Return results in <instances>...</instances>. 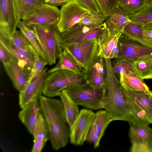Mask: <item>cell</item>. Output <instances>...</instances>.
<instances>
[{
  "label": "cell",
  "mask_w": 152,
  "mask_h": 152,
  "mask_svg": "<svg viewBox=\"0 0 152 152\" xmlns=\"http://www.w3.org/2000/svg\"><path fill=\"white\" fill-rule=\"evenodd\" d=\"M39 101L48 126L52 147L56 150L64 148L68 143L69 132L61 100L42 95Z\"/></svg>",
  "instance_id": "6da1fadb"
},
{
  "label": "cell",
  "mask_w": 152,
  "mask_h": 152,
  "mask_svg": "<svg viewBox=\"0 0 152 152\" xmlns=\"http://www.w3.org/2000/svg\"><path fill=\"white\" fill-rule=\"evenodd\" d=\"M104 58L107 70L105 83L103 88L104 108L112 121H129L130 112L119 80L113 69L111 59Z\"/></svg>",
  "instance_id": "7a4b0ae2"
},
{
  "label": "cell",
  "mask_w": 152,
  "mask_h": 152,
  "mask_svg": "<svg viewBox=\"0 0 152 152\" xmlns=\"http://www.w3.org/2000/svg\"><path fill=\"white\" fill-rule=\"evenodd\" d=\"M43 95L53 98L59 96L64 89L72 86L87 83L86 72L77 73L66 69H61L47 74L45 78Z\"/></svg>",
  "instance_id": "3957f363"
},
{
  "label": "cell",
  "mask_w": 152,
  "mask_h": 152,
  "mask_svg": "<svg viewBox=\"0 0 152 152\" xmlns=\"http://www.w3.org/2000/svg\"><path fill=\"white\" fill-rule=\"evenodd\" d=\"M57 24L31 26L45 56L48 65L55 64L63 50L59 39Z\"/></svg>",
  "instance_id": "277c9868"
},
{
  "label": "cell",
  "mask_w": 152,
  "mask_h": 152,
  "mask_svg": "<svg viewBox=\"0 0 152 152\" xmlns=\"http://www.w3.org/2000/svg\"><path fill=\"white\" fill-rule=\"evenodd\" d=\"M103 88H96L87 83L72 86L64 90L77 105L96 110L104 108Z\"/></svg>",
  "instance_id": "5b68a950"
},
{
  "label": "cell",
  "mask_w": 152,
  "mask_h": 152,
  "mask_svg": "<svg viewBox=\"0 0 152 152\" xmlns=\"http://www.w3.org/2000/svg\"><path fill=\"white\" fill-rule=\"evenodd\" d=\"M61 45L63 49L66 50L74 57L86 72L95 58L98 56V38Z\"/></svg>",
  "instance_id": "8992f818"
},
{
  "label": "cell",
  "mask_w": 152,
  "mask_h": 152,
  "mask_svg": "<svg viewBox=\"0 0 152 152\" xmlns=\"http://www.w3.org/2000/svg\"><path fill=\"white\" fill-rule=\"evenodd\" d=\"M95 114L89 109L80 110L78 117L69 128V138L71 144L81 145L86 141Z\"/></svg>",
  "instance_id": "52a82bcc"
},
{
  "label": "cell",
  "mask_w": 152,
  "mask_h": 152,
  "mask_svg": "<svg viewBox=\"0 0 152 152\" xmlns=\"http://www.w3.org/2000/svg\"><path fill=\"white\" fill-rule=\"evenodd\" d=\"M60 16L57 7L44 3L38 6L23 22L30 26H48L57 24Z\"/></svg>",
  "instance_id": "ba28073f"
},
{
  "label": "cell",
  "mask_w": 152,
  "mask_h": 152,
  "mask_svg": "<svg viewBox=\"0 0 152 152\" xmlns=\"http://www.w3.org/2000/svg\"><path fill=\"white\" fill-rule=\"evenodd\" d=\"M90 11L76 0L70 1L61 6L59 20L57 25L60 33L65 31L78 23Z\"/></svg>",
  "instance_id": "9c48e42d"
},
{
  "label": "cell",
  "mask_w": 152,
  "mask_h": 152,
  "mask_svg": "<svg viewBox=\"0 0 152 152\" xmlns=\"http://www.w3.org/2000/svg\"><path fill=\"white\" fill-rule=\"evenodd\" d=\"M119 53L117 59L132 61L152 56V49L129 38L122 34L118 40Z\"/></svg>",
  "instance_id": "30bf717a"
},
{
  "label": "cell",
  "mask_w": 152,
  "mask_h": 152,
  "mask_svg": "<svg viewBox=\"0 0 152 152\" xmlns=\"http://www.w3.org/2000/svg\"><path fill=\"white\" fill-rule=\"evenodd\" d=\"M19 21L14 0H0V29L10 39L16 30Z\"/></svg>",
  "instance_id": "8fae6325"
},
{
  "label": "cell",
  "mask_w": 152,
  "mask_h": 152,
  "mask_svg": "<svg viewBox=\"0 0 152 152\" xmlns=\"http://www.w3.org/2000/svg\"><path fill=\"white\" fill-rule=\"evenodd\" d=\"M112 121L105 110H100L95 113L86 141L93 144L94 148L98 147L107 128Z\"/></svg>",
  "instance_id": "7c38bea8"
},
{
  "label": "cell",
  "mask_w": 152,
  "mask_h": 152,
  "mask_svg": "<svg viewBox=\"0 0 152 152\" xmlns=\"http://www.w3.org/2000/svg\"><path fill=\"white\" fill-rule=\"evenodd\" d=\"M47 68L38 77L32 81L22 91L19 92V105L21 109L30 103L39 100L44 90Z\"/></svg>",
  "instance_id": "4fadbf2b"
},
{
  "label": "cell",
  "mask_w": 152,
  "mask_h": 152,
  "mask_svg": "<svg viewBox=\"0 0 152 152\" xmlns=\"http://www.w3.org/2000/svg\"><path fill=\"white\" fill-rule=\"evenodd\" d=\"M0 44L18 61L20 65L30 72L33 67L35 56L38 55L34 48L28 51L15 48L12 45L9 38L1 33H0Z\"/></svg>",
  "instance_id": "5bb4252c"
},
{
  "label": "cell",
  "mask_w": 152,
  "mask_h": 152,
  "mask_svg": "<svg viewBox=\"0 0 152 152\" xmlns=\"http://www.w3.org/2000/svg\"><path fill=\"white\" fill-rule=\"evenodd\" d=\"M3 66L15 89L19 92L23 91L29 84L30 72L14 58L9 64Z\"/></svg>",
  "instance_id": "9a60e30c"
},
{
  "label": "cell",
  "mask_w": 152,
  "mask_h": 152,
  "mask_svg": "<svg viewBox=\"0 0 152 152\" xmlns=\"http://www.w3.org/2000/svg\"><path fill=\"white\" fill-rule=\"evenodd\" d=\"M86 72L88 84L96 88H102L105 83L107 77L104 58L101 56L96 57Z\"/></svg>",
  "instance_id": "2e32d148"
},
{
  "label": "cell",
  "mask_w": 152,
  "mask_h": 152,
  "mask_svg": "<svg viewBox=\"0 0 152 152\" xmlns=\"http://www.w3.org/2000/svg\"><path fill=\"white\" fill-rule=\"evenodd\" d=\"M41 109L39 100H36L21 109L18 114L19 120L33 136L38 118L41 113Z\"/></svg>",
  "instance_id": "e0dca14e"
},
{
  "label": "cell",
  "mask_w": 152,
  "mask_h": 152,
  "mask_svg": "<svg viewBox=\"0 0 152 152\" xmlns=\"http://www.w3.org/2000/svg\"><path fill=\"white\" fill-rule=\"evenodd\" d=\"M122 33L108 28L98 38V56L109 58L112 50Z\"/></svg>",
  "instance_id": "ac0fdd59"
},
{
  "label": "cell",
  "mask_w": 152,
  "mask_h": 152,
  "mask_svg": "<svg viewBox=\"0 0 152 152\" xmlns=\"http://www.w3.org/2000/svg\"><path fill=\"white\" fill-rule=\"evenodd\" d=\"M129 125V134L132 143L141 144L152 149V129L149 125Z\"/></svg>",
  "instance_id": "d6986e66"
},
{
  "label": "cell",
  "mask_w": 152,
  "mask_h": 152,
  "mask_svg": "<svg viewBox=\"0 0 152 152\" xmlns=\"http://www.w3.org/2000/svg\"><path fill=\"white\" fill-rule=\"evenodd\" d=\"M129 14L116 4L110 15L106 17L105 20L107 28L122 33L125 26L131 21Z\"/></svg>",
  "instance_id": "ffe728a7"
},
{
  "label": "cell",
  "mask_w": 152,
  "mask_h": 152,
  "mask_svg": "<svg viewBox=\"0 0 152 152\" xmlns=\"http://www.w3.org/2000/svg\"><path fill=\"white\" fill-rule=\"evenodd\" d=\"M123 89L125 93L145 112L150 124H152V96L151 92L149 93Z\"/></svg>",
  "instance_id": "44dd1931"
},
{
  "label": "cell",
  "mask_w": 152,
  "mask_h": 152,
  "mask_svg": "<svg viewBox=\"0 0 152 152\" xmlns=\"http://www.w3.org/2000/svg\"><path fill=\"white\" fill-rule=\"evenodd\" d=\"M59 58V60L56 65L47 72V74L61 69L68 70L77 73L84 71L76 59L66 50L63 49Z\"/></svg>",
  "instance_id": "7402d4cb"
},
{
  "label": "cell",
  "mask_w": 152,
  "mask_h": 152,
  "mask_svg": "<svg viewBox=\"0 0 152 152\" xmlns=\"http://www.w3.org/2000/svg\"><path fill=\"white\" fill-rule=\"evenodd\" d=\"M144 24L131 21L124 27L122 34L130 39L152 49V43L144 36L143 28Z\"/></svg>",
  "instance_id": "603a6c76"
},
{
  "label": "cell",
  "mask_w": 152,
  "mask_h": 152,
  "mask_svg": "<svg viewBox=\"0 0 152 152\" xmlns=\"http://www.w3.org/2000/svg\"><path fill=\"white\" fill-rule=\"evenodd\" d=\"M58 96L62 102L67 124L70 128L79 115L78 105L64 90L60 93Z\"/></svg>",
  "instance_id": "cb8c5ba5"
},
{
  "label": "cell",
  "mask_w": 152,
  "mask_h": 152,
  "mask_svg": "<svg viewBox=\"0 0 152 152\" xmlns=\"http://www.w3.org/2000/svg\"><path fill=\"white\" fill-rule=\"evenodd\" d=\"M120 82L123 88L133 91H142L150 93L148 86L142 79L133 73L121 74L120 75Z\"/></svg>",
  "instance_id": "d4e9b609"
},
{
  "label": "cell",
  "mask_w": 152,
  "mask_h": 152,
  "mask_svg": "<svg viewBox=\"0 0 152 152\" xmlns=\"http://www.w3.org/2000/svg\"><path fill=\"white\" fill-rule=\"evenodd\" d=\"M95 27L87 26L78 23L75 24L65 31L59 33L61 45L73 43L76 39Z\"/></svg>",
  "instance_id": "484cf974"
},
{
  "label": "cell",
  "mask_w": 152,
  "mask_h": 152,
  "mask_svg": "<svg viewBox=\"0 0 152 152\" xmlns=\"http://www.w3.org/2000/svg\"><path fill=\"white\" fill-rule=\"evenodd\" d=\"M123 91L128 103L130 112L129 124L149 125L150 123L145 112Z\"/></svg>",
  "instance_id": "4316f807"
},
{
  "label": "cell",
  "mask_w": 152,
  "mask_h": 152,
  "mask_svg": "<svg viewBox=\"0 0 152 152\" xmlns=\"http://www.w3.org/2000/svg\"><path fill=\"white\" fill-rule=\"evenodd\" d=\"M18 20H23L39 5L45 3V0H14Z\"/></svg>",
  "instance_id": "83f0119b"
},
{
  "label": "cell",
  "mask_w": 152,
  "mask_h": 152,
  "mask_svg": "<svg viewBox=\"0 0 152 152\" xmlns=\"http://www.w3.org/2000/svg\"><path fill=\"white\" fill-rule=\"evenodd\" d=\"M17 26L38 55L46 60L45 56L32 26L27 25L20 20L18 22Z\"/></svg>",
  "instance_id": "f1b7e54d"
},
{
  "label": "cell",
  "mask_w": 152,
  "mask_h": 152,
  "mask_svg": "<svg viewBox=\"0 0 152 152\" xmlns=\"http://www.w3.org/2000/svg\"><path fill=\"white\" fill-rule=\"evenodd\" d=\"M133 62L141 79H152V56L140 58Z\"/></svg>",
  "instance_id": "f546056e"
},
{
  "label": "cell",
  "mask_w": 152,
  "mask_h": 152,
  "mask_svg": "<svg viewBox=\"0 0 152 152\" xmlns=\"http://www.w3.org/2000/svg\"><path fill=\"white\" fill-rule=\"evenodd\" d=\"M112 64L115 74L120 76L121 74L133 73L140 78L133 66V61L117 58L112 61Z\"/></svg>",
  "instance_id": "4dcf8cb0"
},
{
  "label": "cell",
  "mask_w": 152,
  "mask_h": 152,
  "mask_svg": "<svg viewBox=\"0 0 152 152\" xmlns=\"http://www.w3.org/2000/svg\"><path fill=\"white\" fill-rule=\"evenodd\" d=\"M116 4L131 15L143 9L147 3V0H118Z\"/></svg>",
  "instance_id": "1f68e13d"
},
{
  "label": "cell",
  "mask_w": 152,
  "mask_h": 152,
  "mask_svg": "<svg viewBox=\"0 0 152 152\" xmlns=\"http://www.w3.org/2000/svg\"><path fill=\"white\" fill-rule=\"evenodd\" d=\"M33 140H41L47 142L49 140V130L46 121L42 114H39L34 128Z\"/></svg>",
  "instance_id": "d6a6232c"
},
{
  "label": "cell",
  "mask_w": 152,
  "mask_h": 152,
  "mask_svg": "<svg viewBox=\"0 0 152 152\" xmlns=\"http://www.w3.org/2000/svg\"><path fill=\"white\" fill-rule=\"evenodd\" d=\"M131 21L145 24L152 22V5L147 4L143 9L129 15Z\"/></svg>",
  "instance_id": "836d02e7"
},
{
  "label": "cell",
  "mask_w": 152,
  "mask_h": 152,
  "mask_svg": "<svg viewBox=\"0 0 152 152\" xmlns=\"http://www.w3.org/2000/svg\"><path fill=\"white\" fill-rule=\"evenodd\" d=\"M106 19V17L101 12L90 11L78 23L88 26H98L104 23Z\"/></svg>",
  "instance_id": "e575fe53"
},
{
  "label": "cell",
  "mask_w": 152,
  "mask_h": 152,
  "mask_svg": "<svg viewBox=\"0 0 152 152\" xmlns=\"http://www.w3.org/2000/svg\"><path fill=\"white\" fill-rule=\"evenodd\" d=\"M10 39L12 45L15 48L26 51L33 48L20 30H16Z\"/></svg>",
  "instance_id": "d590c367"
},
{
  "label": "cell",
  "mask_w": 152,
  "mask_h": 152,
  "mask_svg": "<svg viewBox=\"0 0 152 152\" xmlns=\"http://www.w3.org/2000/svg\"><path fill=\"white\" fill-rule=\"evenodd\" d=\"M47 64V61L38 55L35 56L33 67L30 73L29 84L42 73L45 69V66Z\"/></svg>",
  "instance_id": "8d00e7d4"
},
{
  "label": "cell",
  "mask_w": 152,
  "mask_h": 152,
  "mask_svg": "<svg viewBox=\"0 0 152 152\" xmlns=\"http://www.w3.org/2000/svg\"><path fill=\"white\" fill-rule=\"evenodd\" d=\"M100 12L106 17L109 16L118 0H95Z\"/></svg>",
  "instance_id": "74e56055"
},
{
  "label": "cell",
  "mask_w": 152,
  "mask_h": 152,
  "mask_svg": "<svg viewBox=\"0 0 152 152\" xmlns=\"http://www.w3.org/2000/svg\"><path fill=\"white\" fill-rule=\"evenodd\" d=\"M81 5L91 12L99 13V10L95 0H77Z\"/></svg>",
  "instance_id": "f35d334b"
},
{
  "label": "cell",
  "mask_w": 152,
  "mask_h": 152,
  "mask_svg": "<svg viewBox=\"0 0 152 152\" xmlns=\"http://www.w3.org/2000/svg\"><path fill=\"white\" fill-rule=\"evenodd\" d=\"M13 58L7 50L0 44V59L3 65L9 64Z\"/></svg>",
  "instance_id": "ab89813d"
},
{
  "label": "cell",
  "mask_w": 152,
  "mask_h": 152,
  "mask_svg": "<svg viewBox=\"0 0 152 152\" xmlns=\"http://www.w3.org/2000/svg\"><path fill=\"white\" fill-rule=\"evenodd\" d=\"M130 151L131 152H152V149L141 144L133 143Z\"/></svg>",
  "instance_id": "60d3db41"
},
{
  "label": "cell",
  "mask_w": 152,
  "mask_h": 152,
  "mask_svg": "<svg viewBox=\"0 0 152 152\" xmlns=\"http://www.w3.org/2000/svg\"><path fill=\"white\" fill-rule=\"evenodd\" d=\"M47 142L41 140H33V145L31 152H40L43 149Z\"/></svg>",
  "instance_id": "b9f144b4"
},
{
  "label": "cell",
  "mask_w": 152,
  "mask_h": 152,
  "mask_svg": "<svg viewBox=\"0 0 152 152\" xmlns=\"http://www.w3.org/2000/svg\"><path fill=\"white\" fill-rule=\"evenodd\" d=\"M143 31L145 38L152 43V22L144 24Z\"/></svg>",
  "instance_id": "7bdbcfd3"
},
{
  "label": "cell",
  "mask_w": 152,
  "mask_h": 152,
  "mask_svg": "<svg viewBox=\"0 0 152 152\" xmlns=\"http://www.w3.org/2000/svg\"><path fill=\"white\" fill-rule=\"evenodd\" d=\"M76 0H45V2L54 6H63L68 2Z\"/></svg>",
  "instance_id": "ee69618b"
},
{
  "label": "cell",
  "mask_w": 152,
  "mask_h": 152,
  "mask_svg": "<svg viewBox=\"0 0 152 152\" xmlns=\"http://www.w3.org/2000/svg\"><path fill=\"white\" fill-rule=\"evenodd\" d=\"M118 41L115 44L111 52L109 58L117 59L118 58L119 53V47Z\"/></svg>",
  "instance_id": "f6af8a7d"
},
{
  "label": "cell",
  "mask_w": 152,
  "mask_h": 152,
  "mask_svg": "<svg viewBox=\"0 0 152 152\" xmlns=\"http://www.w3.org/2000/svg\"><path fill=\"white\" fill-rule=\"evenodd\" d=\"M147 4L152 5V0H147Z\"/></svg>",
  "instance_id": "bcb514c9"
},
{
  "label": "cell",
  "mask_w": 152,
  "mask_h": 152,
  "mask_svg": "<svg viewBox=\"0 0 152 152\" xmlns=\"http://www.w3.org/2000/svg\"><path fill=\"white\" fill-rule=\"evenodd\" d=\"M151 94L152 95V91H151Z\"/></svg>",
  "instance_id": "7dc6e473"
},
{
  "label": "cell",
  "mask_w": 152,
  "mask_h": 152,
  "mask_svg": "<svg viewBox=\"0 0 152 152\" xmlns=\"http://www.w3.org/2000/svg\"><path fill=\"white\" fill-rule=\"evenodd\" d=\"M76 1H77V0H76Z\"/></svg>",
  "instance_id": "c3c4849f"
}]
</instances>
